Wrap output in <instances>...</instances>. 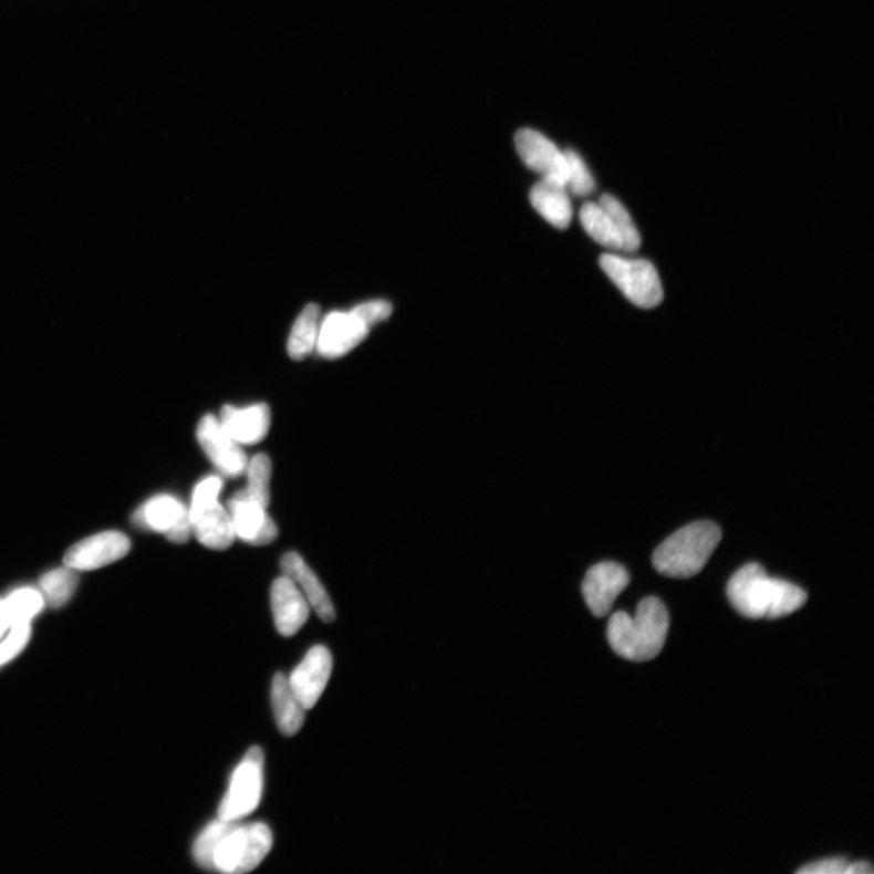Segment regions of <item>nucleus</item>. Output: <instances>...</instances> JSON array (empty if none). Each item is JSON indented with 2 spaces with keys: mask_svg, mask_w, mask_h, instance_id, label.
Returning <instances> with one entry per match:
<instances>
[{
  "mask_svg": "<svg viewBox=\"0 0 874 874\" xmlns=\"http://www.w3.org/2000/svg\"><path fill=\"white\" fill-rule=\"evenodd\" d=\"M371 327L354 310L331 312L320 323L316 350L326 358H340L367 339Z\"/></svg>",
  "mask_w": 874,
  "mask_h": 874,
  "instance_id": "10",
  "label": "nucleus"
},
{
  "mask_svg": "<svg viewBox=\"0 0 874 874\" xmlns=\"http://www.w3.org/2000/svg\"><path fill=\"white\" fill-rule=\"evenodd\" d=\"M601 267L632 304L653 309L664 301V287L653 262L606 253L601 258Z\"/></svg>",
  "mask_w": 874,
  "mask_h": 874,
  "instance_id": "6",
  "label": "nucleus"
},
{
  "mask_svg": "<svg viewBox=\"0 0 874 874\" xmlns=\"http://www.w3.org/2000/svg\"><path fill=\"white\" fill-rule=\"evenodd\" d=\"M264 785V752L258 746L249 748L241 763L232 772L229 789L218 808L221 820L240 821L259 807Z\"/></svg>",
  "mask_w": 874,
  "mask_h": 874,
  "instance_id": "7",
  "label": "nucleus"
},
{
  "mask_svg": "<svg viewBox=\"0 0 874 874\" xmlns=\"http://www.w3.org/2000/svg\"><path fill=\"white\" fill-rule=\"evenodd\" d=\"M564 154L568 164L566 187L569 193L578 197L592 195L596 185L584 160L572 149H568Z\"/></svg>",
  "mask_w": 874,
  "mask_h": 874,
  "instance_id": "27",
  "label": "nucleus"
},
{
  "mask_svg": "<svg viewBox=\"0 0 874 874\" xmlns=\"http://www.w3.org/2000/svg\"><path fill=\"white\" fill-rule=\"evenodd\" d=\"M197 440L205 454L222 474L239 478L244 474L248 458L242 446L225 430L218 417L205 416L197 427Z\"/></svg>",
  "mask_w": 874,
  "mask_h": 874,
  "instance_id": "9",
  "label": "nucleus"
},
{
  "mask_svg": "<svg viewBox=\"0 0 874 874\" xmlns=\"http://www.w3.org/2000/svg\"><path fill=\"white\" fill-rule=\"evenodd\" d=\"M320 314L321 309L318 304H309L298 316L287 344V350L293 360L302 361L316 348Z\"/></svg>",
  "mask_w": 874,
  "mask_h": 874,
  "instance_id": "22",
  "label": "nucleus"
},
{
  "mask_svg": "<svg viewBox=\"0 0 874 874\" xmlns=\"http://www.w3.org/2000/svg\"><path fill=\"white\" fill-rule=\"evenodd\" d=\"M568 187L560 181L541 178L530 193L533 208L549 223L559 230L569 228L573 216V208Z\"/></svg>",
  "mask_w": 874,
  "mask_h": 874,
  "instance_id": "19",
  "label": "nucleus"
},
{
  "mask_svg": "<svg viewBox=\"0 0 874 874\" xmlns=\"http://www.w3.org/2000/svg\"><path fill=\"white\" fill-rule=\"evenodd\" d=\"M221 426L241 446L257 445L266 439L271 426V410L267 404L248 407L223 406Z\"/></svg>",
  "mask_w": 874,
  "mask_h": 874,
  "instance_id": "17",
  "label": "nucleus"
},
{
  "mask_svg": "<svg viewBox=\"0 0 874 874\" xmlns=\"http://www.w3.org/2000/svg\"><path fill=\"white\" fill-rule=\"evenodd\" d=\"M283 574L290 578L298 585V589L305 595L309 605L314 608L318 616L326 623L335 620V608L324 590L323 584L305 563L304 559L296 553H287L281 561Z\"/></svg>",
  "mask_w": 874,
  "mask_h": 874,
  "instance_id": "18",
  "label": "nucleus"
},
{
  "mask_svg": "<svg viewBox=\"0 0 874 874\" xmlns=\"http://www.w3.org/2000/svg\"><path fill=\"white\" fill-rule=\"evenodd\" d=\"M630 580L628 571L612 561L591 568L583 580L582 592L592 614L599 618L607 616Z\"/></svg>",
  "mask_w": 874,
  "mask_h": 874,
  "instance_id": "12",
  "label": "nucleus"
},
{
  "mask_svg": "<svg viewBox=\"0 0 874 874\" xmlns=\"http://www.w3.org/2000/svg\"><path fill=\"white\" fill-rule=\"evenodd\" d=\"M271 703L274 719L280 731L285 736H294L304 726L305 708L290 688L284 674L278 673L273 677L271 688Z\"/></svg>",
  "mask_w": 874,
  "mask_h": 874,
  "instance_id": "20",
  "label": "nucleus"
},
{
  "mask_svg": "<svg viewBox=\"0 0 874 874\" xmlns=\"http://www.w3.org/2000/svg\"><path fill=\"white\" fill-rule=\"evenodd\" d=\"M353 310L372 329L374 324L391 318L393 305L385 301H372L362 303Z\"/></svg>",
  "mask_w": 874,
  "mask_h": 874,
  "instance_id": "29",
  "label": "nucleus"
},
{
  "mask_svg": "<svg viewBox=\"0 0 874 874\" xmlns=\"http://www.w3.org/2000/svg\"><path fill=\"white\" fill-rule=\"evenodd\" d=\"M77 585V570L69 566L49 571L40 581L41 593L45 603L54 608L67 604L74 592H76Z\"/></svg>",
  "mask_w": 874,
  "mask_h": 874,
  "instance_id": "23",
  "label": "nucleus"
},
{
  "mask_svg": "<svg viewBox=\"0 0 874 874\" xmlns=\"http://www.w3.org/2000/svg\"><path fill=\"white\" fill-rule=\"evenodd\" d=\"M129 551L131 541L126 534L106 531L72 545L65 554L64 564L77 571L96 570L115 563Z\"/></svg>",
  "mask_w": 874,
  "mask_h": 874,
  "instance_id": "11",
  "label": "nucleus"
},
{
  "mask_svg": "<svg viewBox=\"0 0 874 874\" xmlns=\"http://www.w3.org/2000/svg\"><path fill=\"white\" fill-rule=\"evenodd\" d=\"M222 480L209 477L195 487L190 510L193 534L202 545L225 551L236 539L227 507L219 503Z\"/></svg>",
  "mask_w": 874,
  "mask_h": 874,
  "instance_id": "5",
  "label": "nucleus"
},
{
  "mask_svg": "<svg viewBox=\"0 0 874 874\" xmlns=\"http://www.w3.org/2000/svg\"><path fill=\"white\" fill-rule=\"evenodd\" d=\"M31 623L11 626L7 635L0 641V667L17 658L28 646L31 639Z\"/></svg>",
  "mask_w": 874,
  "mask_h": 874,
  "instance_id": "28",
  "label": "nucleus"
},
{
  "mask_svg": "<svg viewBox=\"0 0 874 874\" xmlns=\"http://www.w3.org/2000/svg\"><path fill=\"white\" fill-rule=\"evenodd\" d=\"M45 605L44 596L41 591L32 589V586H23L12 592L3 601L9 626H17V624L31 623V621L41 614Z\"/></svg>",
  "mask_w": 874,
  "mask_h": 874,
  "instance_id": "24",
  "label": "nucleus"
},
{
  "mask_svg": "<svg viewBox=\"0 0 874 874\" xmlns=\"http://www.w3.org/2000/svg\"><path fill=\"white\" fill-rule=\"evenodd\" d=\"M271 607L274 626L283 636H293L301 631L310 615L305 595L285 574L272 583Z\"/></svg>",
  "mask_w": 874,
  "mask_h": 874,
  "instance_id": "16",
  "label": "nucleus"
},
{
  "mask_svg": "<svg viewBox=\"0 0 874 874\" xmlns=\"http://www.w3.org/2000/svg\"><path fill=\"white\" fill-rule=\"evenodd\" d=\"M721 541V530L711 521L686 524L660 543L653 556L656 571L672 579H690L701 572Z\"/></svg>",
  "mask_w": 874,
  "mask_h": 874,
  "instance_id": "4",
  "label": "nucleus"
},
{
  "mask_svg": "<svg viewBox=\"0 0 874 874\" xmlns=\"http://www.w3.org/2000/svg\"><path fill=\"white\" fill-rule=\"evenodd\" d=\"M235 535L248 544L267 545L279 537L277 523L270 518L266 507L237 492L227 506Z\"/></svg>",
  "mask_w": 874,
  "mask_h": 874,
  "instance_id": "15",
  "label": "nucleus"
},
{
  "mask_svg": "<svg viewBox=\"0 0 874 874\" xmlns=\"http://www.w3.org/2000/svg\"><path fill=\"white\" fill-rule=\"evenodd\" d=\"M518 154L531 170L541 178L553 179L566 186L568 164L565 154L543 134L521 129L516 135Z\"/></svg>",
  "mask_w": 874,
  "mask_h": 874,
  "instance_id": "14",
  "label": "nucleus"
},
{
  "mask_svg": "<svg viewBox=\"0 0 874 874\" xmlns=\"http://www.w3.org/2000/svg\"><path fill=\"white\" fill-rule=\"evenodd\" d=\"M133 521L139 528L165 534L171 543H186L193 535L189 508L169 495L149 498L135 511Z\"/></svg>",
  "mask_w": 874,
  "mask_h": 874,
  "instance_id": "8",
  "label": "nucleus"
},
{
  "mask_svg": "<svg viewBox=\"0 0 874 874\" xmlns=\"http://www.w3.org/2000/svg\"><path fill=\"white\" fill-rule=\"evenodd\" d=\"M727 594L733 608L752 620L789 616L808 601V594L801 586L770 578L764 568L756 563L733 573Z\"/></svg>",
  "mask_w": 874,
  "mask_h": 874,
  "instance_id": "2",
  "label": "nucleus"
},
{
  "mask_svg": "<svg viewBox=\"0 0 874 874\" xmlns=\"http://www.w3.org/2000/svg\"><path fill=\"white\" fill-rule=\"evenodd\" d=\"M10 630L9 622L6 616L3 601L0 599V641L4 638L8 631Z\"/></svg>",
  "mask_w": 874,
  "mask_h": 874,
  "instance_id": "32",
  "label": "nucleus"
},
{
  "mask_svg": "<svg viewBox=\"0 0 874 874\" xmlns=\"http://www.w3.org/2000/svg\"><path fill=\"white\" fill-rule=\"evenodd\" d=\"M333 658L326 646L311 647L301 664L292 672L289 684L298 701L308 710L314 708L326 689Z\"/></svg>",
  "mask_w": 874,
  "mask_h": 874,
  "instance_id": "13",
  "label": "nucleus"
},
{
  "mask_svg": "<svg viewBox=\"0 0 874 874\" xmlns=\"http://www.w3.org/2000/svg\"><path fill=\"white\" fill-rule=\"evenodd\" d=\"M873 867L865 861H859L855 864H849L845 874H873Z\"/></svg>",
  "mask_w": 874,
  "mask_h": 874,
  "instance_id": "31",
  "label": "nucleus"
},
{
  "mask_svg": "<svg viewBox=\"0 0 874 874\" xmlns=\"http://www.w3.org/2000/svg\"><path fill=\"white\" fill-rule=\"evenodd\" d=\"M273 839L262 822L241 825L239 821L218 819L197 836L194 859L198 866L227 874L256 870L267 857Z\"/></svg>",
  "mask_w": 874,
  "mask_h": 874,
  "instance_id": "1",
  "label": "nucleus"
},
{
  "mask_svg": "<svg viewBox=\"0 0 874 874\" xmlns=\"http://www.w3.org/2000/svg\"><path fill=\"white\" fill-rule=\"evenodd\" d=\"M597 202L605 208L612 221L615 222L623 242V252L632 254L638 251L642 246L641 233L639 230L636 229L626 207H624L616 197L608 194L599 198Z\"/></svg>",
  "mask_w": 874,
  "mask_h": 874,
  "instance_id": "26",
  "label": "nucleus"
},
{
  "mask_svg": "<svg viewBox=\"0 0 874 874\" xmlns=\"http://www.w3.org/2000/svg\"><path fill=\"white\" fill-rule=\"evenodd\" d=\"M849 863L844 857H833L818 861V863L810 864L802 867L797 873L799 874H845Z\"/></svg>",
  "mask_w": 874,
  "mask_h": 874,
  "instance_id": "30",
  "label": "nucleus"
},
{
  "mask_svg": "<svg viewBox=\"0 0 874 874\" xmlns=\"http://www.w3.org/2000/svg\"><path fill=\"white\" fill-rule=\"evenodd\" d=\"M580 220L585 232L596 243L611 252H623V242L616 225L601 204H584L580 210Z\"/></svg>",
  "mask_w": 874,
  "mask_h": 874,
  "instance_id": "21",
  "label": "nucleus"
},
{
  "mask_svg": "<svg viewBox=\"0 0 874 874\" xmlns=\"http://www.w3.org/2000/svg\"><path fill=\"white\" fill-rule=\"evenodd\" d=\"M247 476V487L241 492L252 501L268 508L270 503V481L272 465L268 455H256L244 471Z\"/></svg>",
  "mask_w": 874,
  "mask_h": 874,
  "instance_id": "25",
  "label": "nucleus"
},
{
  "mask_svg": "<svg viewBox=\"0 0 874 874\" xmlns=\"http://www.w3.org/2000/svg\"><path fill=\"white\" fill-rule=\"evenodd\" d=\"M669 630L668 610L659 599L645 597L632 617L617 611L610 617L607 642L618 656L634 660H652L664 648Z\"/></svg>",
  "mask_w": 874,
  "mask_h": 874,
  "instance_id": "3",
  "label": "nucleus"
}]
</instances>
